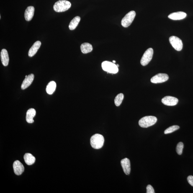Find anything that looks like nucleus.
I'll return each instance as SVG.
<instances>
[{
    "instance_id": "10",
    "label": "nucleus",
    "mask_w": 193,
    "mask_h": 193,
    "mask_svg": "<svg viewBox=\"0 0 193 193\" xmlns=\"http://www.w3.org/2000/svg\"><path fill=\"white\" fill-rule=\"evenodd\" d=\"M123 169L126 175H129L131 172V163L130 160L128 158H125L121 161Z\"/></svg>"
},
{
    "instance_id": "5",
    "label": "nucleus",
    "mask_w": 193,
    "mask_h": 193,
    "mask_svg": "<svg viewBox=\"0 0 193 193\" xmlns=\"http://www.w3.org/2000/svg\"><path fill=\"white\" fill-rule=\"evenodd\" d=\"M136 15V13L133 11H131L126 14L121 21V25L123 27L125 28L129 27L133 22Z\"/></svg>"
},
{
    "instance_id": "18",
    "label": "nucleus",
    "mask_w": 193,
    "mask_h": 193,
    "mask_svg": "<svg viewBox=\"0 0 193 193\" xmlns=\"http://www.w3.org/2000/svg\"><path fill=\"white\" fill-rule=\"evenodd\" d=\"M81 50L83 54L89 53L92 51V46L89 43H83L81 46Z\"/></svg>"
},
{
    "instance_id": "21",
    "label": "nucleus",
    "mask_w": 193,
    "mask_h": 193,
    "mask_svg": "<svg viewBox=\"0 0 193 193\" xmlns=\"http://www.w3.org/2000/svg\"><path fill=\"white\" fill-rule=\"evenodd\" d=\"M81 20V18L79 16H76L71 21L69 25V28L70 30H73L76 28L77 26Z\"/></svg>"
},
{
    "instance_id": "20",
    "label": "nucleus",
    "mask_w": 193,
    "mask_h": 193,
    "mask_svg": "<svg viewBox=\"0 0 193 193\" xmlns=\"http://www.w3.org/2000/svg\"><path fill=\"white\" fill-rule=\"evenodd\" d=\"M56 88V83L53 81L50 82L47 85L46 91L49 94H52L55 92Z\"/></svg>"
},
{
    "instance_id": "11",
    "label": "nucleus",
    "mask_w": 193,
    "mask_h": 193,
    "mask_svg": "<svg viewBox=\"0 0 193 193\" xmlns=\"http://www.w3.org/2000/svg\"><path fill=\"white\" fill-rule=\"evenodd\" d=\"M13 168L14 173L17 175H20L22 174L24 170L23 165L18 160L14 162L13 164Z\"/></svg>"
},
{
    "instance_id": "24",
    "label": "nucleus",
    "mask_w": 193,
    "mask_h": 193,
    "mask_svg": "<svg viewBox=\"0 0 193 193\" xmlns=\"http://www.w3.org/2000/svg\"><path fill=\"white\" fill-rule=\"evenodd\" d=\"M184 147V144L182 142H180L178 143L176 148V152L178 155H181L182 154Z\"/></svg>"
},
{
    "instance_id": "27",
    "label": "nucleus",
    "mask_w": 193,
    "mask_h": 193,
    "mask_svg": "<svg viewBox=\"0 0 193 193\" xmlns=\"http://www.w3.org/2000/svg\"><path fill=\"white\" fill-rule=\"evenodd\" d=\"M113 63H116V61L115 60H113Z\"/></svg>"
},
{
    "instance_id": "19",
    "label": "nucleus",
    "mask_w": 193,
    "mask_h": 193,
    "mask_svg": "<svg viewBox=\"0 0 193 193\" xmlns=\"http://www.w3.org/2000/svg\"><path fill=\"white\" fill-rule=\"evenodd\" d=\"M24 158L26 163L28 165H31L34 164L35 161V157L31 154L26 153L24 155Z\"/></svg>"
},
{
    "instance_id": "2",
    "label": "nucleus",
    "mask_w": 193,
    "mask_h": 193,
    "mask_svg": "<svg viewBox=\"0 0 193 193\" xmlns=\"http://www.w3.org/2000/svg\"><path fill=\"white\" fill-rule=\"evenodd\" d=\"M71 3L65 0H60L54 4L53 9L57 12H62L67 11L71 8Z\"/></svg>"
},
{
    "instance_id": "23",
    "label": "nucleus",
    "mask_w": 193,
    "mask_h": 193,
    "mask_svg": "<svg viewBox=\"0 0 193 193\" xmlns=\"http://www.w3.org/2000/svg\"><path fill=\"white\" fill-rule=\"evenodd\" d=\"M179 128L180 127L179 126L177 125L172 126L168 127V128L165 130L164 133L165 134L171 133L175 131L176 130H179Z\"/></svg>"
},
{
    "instance_id": "4",
    "label": "nucleus",
    "mask_w": 193,
    "mask_h": 193,
    "mask_svg": "<svg viewBox=\"0 0 193 193\" xmlns=\"http://www.w3.org/2000/svg\"><path fill=\"white\" fill-rule=\"evenodd\" d=\"M102 67L103 70L107 73L116 74L118 72V67L117 65L110 62H103L102 63Z\"/></svg>"
},
{
    "instance_id": "9",
    "label": "nucleus",
    "mask_w": 193,
    "mask_h": 193,
    "mask_svg": "<svg viewBox=\"0 0 193 193\" xmlns=\"http://www.w3.org/2000/svg\"><path fill=\"white\" fill-rule=\"evenodd\" d=\"M178 99L172 96H165L162 99V102L165 105L174 106L178 104Z\"/></svg>"
},
{
    "instance_id": "8",
    "label": "nucleus",
    "mask_w": 193,
    "mask_h": 193,
    "mask_svg": "<svg viewBox=\"0 0 193 193\" xmlns=\"http://www.w3.org/2000/svg\"><path fill=\"white\" fill-rule=\"evenodd\" d=\"M169 79V77L165 73H158L150 79V81L153 83H159L165 82Z\"/></svg>"
},
{
    "instance_id": "12",
    "label": "nucleus",
    "mask_w": 193,
    "mask_h": 193,
    "mask_svg": "<svg viewBox=\"0 0 193 193\" xmlns=\"http://www.w3.org/2000/svg\"><path fill=\"white\" fill-rule=\"evenodd\" d=\"M187 14L183 11L173 13L168 16V18L173 20H180L185 18Z\"/></svg>"
},
{
    "instance_id": "25",
    "label": "nucleus",
    "mask_w": 193,
    "mask_h": 193,
    "mask_svg": "<svg viewBox=\"0 0 193 193\" xmlns=\"http://www.w3.org/2000/svg\"><path fill=\"white\" fill-rule=\"evenodd\" d=\"M147 193H155L154 189L153 186L150 185H148L146 187Z\"/></svg>"
},
{
    "instance_id": "22",
    "label": "nucleus",
    "mask_w": 193,
    "mask_h": 193,
    "mask_svg": "<svg viewBox=\"0 0 193 193\" xmlns=\"http://www.w3.org/2000/svg\"><path fill=\"white\" fill-rule=\"evenodd\" d=\"M124 98V95L123 94H119L116 96L114 99V104L116 106H119L121 104Z\"/></svg>"
},
{
    "instance_id": "6",
    "label": "nucleus",
    "mask_w": 193,
    "mask_h": 193,
    "mask_svg": "<svg viewBox=\"0 0 193 193\" xmlns=\"http://www.w3.org/2000/svg\"><path fill=\"white\" fill-rule=\"evenodd\" d=\"M153 50L152 48L148 49L144 53L140 60V64L143 66L148 65L153 58Z\"/></svg>"
},
{
    "instance_id": "16",
    "label": "nucleus",
    "mask_w": 193,
    "mask_h": 193,
    "mask_svg": "<svg viewBox=\"0 0 193 193\" xmlns=\"http://www.w3.org/2000/svg\"><path fill=\"white\" fill-rule=\"evenodd\" d=\"M41 43L40 41H37L35 42L31 47L28 52V56L29 57H32L37 53L38 50L40 48Z\"/></svg>"
},
{
    "instance_id": "15",
    "label": "nucleus",
    "mask_w": 193,
    "mask_h": 193,
    "mask_svg": "<svg viewBox=\"0 0 193 193\" xmlns=\"http://www.w3.org/2000/svg\"><path fill=\"white\" fill-rule=\"evenodd\" d=\"M34 8L33 6H29L27 8L24 13V17L26 20L27 21H30L33 18L34 13Z\"/></svg>"
},
{
    "instance_id": "13",
    "label": "nucleus",
    "mask_w": 193,
    "mask_h": 193,
    "mask_svg": "<svg viewBox=\"0 0 193 193\" xmlns=\"http://www.w3.org/2000/svg\"><path fill=\"white\" fill-rule=\"evenodd\" d=\"M34 75L33 74L29 75L27 78H25L21 85V89L24 90L31 84L34 79Z\"/></svg>"
},
{
    "instance_id": "17",
    "label": "nucleus",
    "mask_w": 193,
    "mask_h": 193,
    "mask_svg": "<svg viewBox=\"0 0 193 193\" xmlns=\"http://www.w3.org/2000/svg\"><path fill=\"white\" fill-rule=\"evenodd\" d=\"M36 111L34 109H30L27 111L26 113V120L29 123H32L34 121L33 118L36 115Z\"/></svg>"
},
{
    "instance_id": "3",
    "label": "nucleus",
    "mask_w": 193,
    "mask_h": 193,
    "mask_svg": "<svg viewBox=\"0 0 193 193\" xmlns=\"http://www.w3.org/2000/svg\"><path fill=\"white\" fill-rule=\"evenodd\" d=\"M157 118L153 116H147L140 119L139 125L142 128H148L155 125L157 121Z\"/></svg>"
},
{
    "instance_id": "26",
    "label": "nucleus",
    "mask_w": 193,
    "mask_h": 193,
    "mask_svg": "<svg viewBox=\"0 0 193 193\" xmlns=\"http://www.w3.org/2000/svg\"><path fill=\"white\" fill-rule=\"evenodd\" d=\"M187 181L189 184L193 187V176H189L187 177Z\"/></svg>"
},
{
    "instance_id": "1",
    "label": "nucleus",
    "mask_w": 193,
    "mask_h": 193,
    "mask_svg": "<svg viewBox=\"0 0 193 193\" xmlns=\"http://www.w3.org/2000/svg\"><path fill=\"white\" fill-rule=\"evenodd\" d=\"M104 136L99 134H96L92 136L90 139L91 146L96 149L102 148L104 145Z\"/></svg>"
},
{
    "instance_id": "7",
    "label": "nucleus",
    "mask_w": 193,
    "mask_h": 193,
    "mask_svg": "<svg viewBox=\"0 0 193 193\" xmlns=\"http://www.w3.org/2000/svg\"><path fill=\"white\" fill-rule=\"evenodd\" d=\"M169 41L173 48L178 51H181L183 48L182 40L179 38L172 36L170 37Z\"/></svg>"
},
{
    "instance_id": "28",
    "label": "nucleus",
    "mask_w": 193,
    "mask_h": 193,
    "mask_svg": "<svg viewBox=\"0 0 193 193\" xmlns=\"http://www.w3.org/2000/svg\"><path fill=\"white\" fill-rule=\"evenodd\" d=\"M117 66L118 67H119V65H118V64H117Z\"/></svg>"
},
{
    "instance_id": "14",
    "label": "nucleus",
    "mask_w": 193,
    "mask_h": 193,
    "mask_svg": "<svg viewBox=\"0 0 193 193\" xmlns=\"http://www.w3.org/2000/svg\"><path fill=\"white\" fill-rule=\"evenodd\" d=\"M1 63L4 66H7L9 65V57L7 50L5 49H3L1 50Z\"/></svg>"
}]
</instances>
